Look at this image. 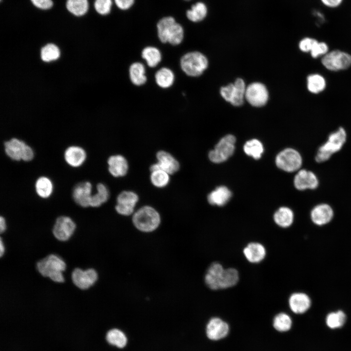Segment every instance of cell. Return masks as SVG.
I'll return each mask as SVG.
<instances>
[{
  "label": "cell",
  "instance_id": "cell-1",
  "mask_svg": "<svg viewBox=\"0 0 351 351\" xmlns=\"http://www.w3.org/2000/svg\"><path fill=\"white\" fill-rule=\"evenodd\" d=\"M36 268L41 276L54 282L63 283L65 281L64 273L67 265L63 259L57 254H50L39 260Z\"/></svg>",
  "mask_w": 351,
  "mask_h": 351
},
{
  "label": "cell",
  "instance_id": "cell-2",
  "mask_svg": "<svg viewBox=\"0 0 351 351\" xmlns=\"http://www.w3.org/2000/svg\"><path fill=\"white\" fill-rule=\"evenodd\" d=\"M157 35L162 43L177 46L182 43L184 32L183 27L171 16L161 18L156 24Z\"/></svg>",
  "mask_w": 351,
  "mask_h": 351
},
{
  "label": "cell",
  "instance_id": "cell-3",
  "mask_svg": "<svg viewBox=\"0 0 351 351\" xmlns=\"http://www.w3.org/2000/svg\"><path fill=\"white\" fill-rule=\"evenodd\" d=\"M207 57L201 52L190 51L183 54L179 59L181 71L187 76L192 78L200 76L208 67Z\"/></svg>",
  "mask_w": 351,
  "mask_h": 351
},
{
  "label": "cell",
  "instance_id": "cell-4",
  "mask_svg": "<svg viewBox=\"0 0 351 351\" xmlns=\"http://www.w3.org/2000/svg\"><path fill=\"white\" fill-rule=\"evenodd\" d=\"M133 223L139 231L151 233L155 231L161 222L160 215L154 208L145 206L139 209L134 214Z\"/></svg>",
  "mask_w": 351,
  "mask_h": 351
},
{
  "label": "cell",
  "instance_id": "cell-5",
  "mask_svg": "<svg viewBox=\"0 0 351 351\" xmlns=\"http://www.w3.org/2000/svg\"><path fill=\"white\" fill-rule=\"evenodd\" d=\"M346 138V132L342 127L331 133L327 141L319 148L315 156V160L319 163L328 160L333 154L341 149Z\"/></svg>",
  "mask_w": 351,
  "mask_h": 351
},
{
  "label": "cell",
  "instance_id": "cell-6",
  "mask_svg": "<svg viewBox=\"0 0 351 351\" xmlns=\"http://www.w3.org/2000/svg\"><path fill=\"white\" fill-rule=\"evenodd\" d=\"M4 150L7 156L11 159L29 161L34 156V151L24 141L13 138L4 143Z\"/></svg>",
  "mask_w": 351,
  "mask_h": 351
},
{
  "label": "cell",
  "instance_id": "cell-7",
  "mask_svg": "<svg viewBox=\"0 0 351 351\" xmlns=\"http://www.w3.org/2000/svg\"><path fill=\"white\" fill-rule=\"evenodd\" d=\"M236 139L234 136L228 135L222 137L208 155L210 160L215 163L226 161L234 153Z\"/></svg>",
  "mask_w": 351,
  "mask_h": 351
},
{
  "label": "cell",
  "instance_id": "cell-8",
  "mask_svg": "<svg viewBox=\"0 0 351 351\" xmlns=\"http://www.w3.org/2000/svg\"><path fill=\"white\" fill-rule=\"evenodd\" d=\"M77 228V223L72 218L67 215H60L55 219L52 232L57 240L66 242L73 236Z\"/></svg>",
  "mask_w": 351,
  "mask_h": 351
},
{
  "label": "cell",
  "instance_id": "cell-9",
  "mask_svg": "<svg viewBox=\"0 0 351 351\" xmlns=\"http://www.w3.org/2000/svg\"><path fill=\"white\" fill-rule=\"evenodd\" d=\"M276 166L287 172H293L298 170L302 164L301 155L296 150L286 148L280 152L275 158Z\"/></svg>",
  "mask_w": 351,
  "mask_h": 351
},
{
  "label": "cell",
  "instance_id": "cell-10",
  "mask_svg": "<svg viewBox=\"0 0 351 351\" xmlns=\"http://www.w3.org/2000/svg\"><path fill=\"white\" fill-rule=\"evenodd\" d=\"M99 275L94 268L83 269L75 268L71 273V279L73 284L81 290H87L94 286L98 282Z\"/></svg>",
  "mask_w": 351,
  "mask_h": 351
},
{
  "label": "cell",
  "instance_id": "cell-11",
  "mask_svg": "<svg viewBox=\"0 0 351 351\" xmlns=\"http://www.w3.org/2000/svg\"><path fill=\"white\" fill-rule=\"evenodd\" d=\"M288 306L290 311L296 315H304L311 309L312 301L307 292L297 291L291 293L287 299Z\"/></svg>",
  "mask_w": 351,
  "mask_h": 351
},
{
  "label": "cell",
  "instance_id": "cell-12",
  "mask_svg": "<svg viewBox=\"0 0 351 351\" xmlns=\"http://www.w3.org/2000/svg\"><path fill=\"white\" fill-rule=\"evenodd\" d=\"M322 63L331 71L344 70L351 65V56L339 50H334L324 56Z\"/></svg>",
  "mask_w": 351,
  "mask_h": 351
},
{
  "label": "cell",
  "instance_id": "cell-13",
  "mask_svg": "<svg viewBox=\"0 0 351 351\" xmlns=\"http://www.w3.org/2000/svg\"><path fill=\"white\" fill-rule=\"evenodd\" d=\"M245 99L253 106L260 107L264 106L269 99L268 89L262 83L253 82L247 86Z\"/></svg>",
  "mask_w": 351,
  "mask_h": 351
},
{
  "label": "cell",
  "instance_id": "cell-14",
  "mask_svg": "<svg viewBox=\"0 0 351 351\" xmlns=\"http://www.w3.org/2000/svg\"><path fill=\"white\" fill-rule=\"evenodd\" d=\"M310 218L312 223L315 226L324 227L332 222L334 218V212L328 204H319L312 209Z\"/></svg>",
  "mask_w": 351,
  "mask_h": 351
},
{
  "label": "cell",
  "instance_id": "cell-15",
  "mask_svg": "<svg viewBox=\"0 0 351 351\" xmlns=\"http://www.w3.org/2000/svg\"><path fill=\"white\" fill-rule=\"evenodd\" d=\"M138 200V196L136 193L132 191H123L117 197L116 211L121 215H131L134 212Z\"/></svg>",
  "mask_w": 351,
  "mask_h": 351
},
{
  "label": "cell",
  "instance_id": "cell-16",
  "mask_svg": "<svg viewBox=\"0 0 351 351\" xmlns=\"http://www.w3.org/2000/svg\"><path fill=\"white\" fill-rule=\"evenodd\" d=\"M229 330V326L226 321L218 317H213L207 324L206 332L209 339L215 341L225 337Z\"/></svg>",
  "mask_w": 351,
  "mask_h": 351
},
{
  "label": "cell",
  "instance_id": "cell-17",
  "mask_svg": "<svg viewBox=\"0 0 351 351\" xmlns=\"http://www.w3.org/2000/svg\"><path fill=\"white\" fill-rule=\"evenodd\" d=\"M158 162L151 165V171L162 170L169 175L176 172L179 169L178 161L170 154L164 151H160L156 154Z\"/></svg>",
  "mask_w": 351,
  "mask_h": 351
},
{
  "label": "cell",
  "instance_id": "cell-18",
  "mask_svg": "<svg viewBox=\"0 0 351 351\" xmlns=\"http://www.w3.org/2000/svg\"><path fill=\"white\" fill-rule=\"evenodd\" d=\"M225 268L218 261L212 262L208 267L204 275V282L213 291L220 290V282Z\"/></svg>",
  "mask_w": 351,
  "mask_h": 351
},
{
  "label": "cell",
  "instance_id": "cell-19",
  "mask_svg": "<svg viewBox=\"0 0 351 351\" xmlns=\"http://www.w3.org/2000/svg\"><path fill=\"white\" fill-rule=\"evenodd\" d=\"M293 183L296 189L302 191L316 189L318 186L319 181L314 173L302 169L299 170L295 176Z\"/></svg>",
  "mask_w": 351,
  "mask_h": 351
},
{
  "label": "cell",
  "instance_id": "cell-20",
  "mask_svg": "<svg viewBox=\"0 0 351 351\" xmlns=\"http://www.w3.org/2000/svg\"><path fill=\"white\" fill-rule=\"evenodd\" d=\"M242 252L246 259L252 264L260 263L265 258L267 254L265 246L257 241L249 242L243 248Z\"/></svg>",
  "mask_w": 351,
  "mask_h": 351
},
{
  "label": "cell",
  "instance_id": "cell-21",
  "mask_svg": "<svg viewBox=\"0 0 351 351\" xmlns=\"http://www.w3.org/2000/svg\"><path fill=\"white\" fill-rule=\"evenodd\" d=\"M92 189L91 183L88 181L77 184L74 188L72 193V196L75 202L84 208L90 206Z\"/></svg>",
  "mask_w": 351,
  "mask_h": 351
},
{
  "label": "cell",
  "instance_id": "cell-22",
  "mask_svg": "<svg viewBox=\"0 0 351 351\" xmlns=\"http://www.w3.org/2000/svg\"><path fill=\"white\" fill-rule=\"evenodd\" d=\"M108 170L114 177H121L126 175L128 170V163L122 156H112L108 159Z\"/></svg>",
  "mask_w": 351,
  "mask_h": 351
},
{
  "label": "cell",
  "instance_id": "cell-23",
  "mask_svg": "<svg viewBox=\"0 0 351 351\" xmlns=\"http://www.w3.org/2000/svg\"><path fill=\"white\" fill-rule=\"evenodd\" d=\"M128 74L131 82L135 86H143L147 81L145 66L141 62H132L129 67Z\"/></svg>",
  "mask_w": 351,
  "mask_h": 351
},
{
  "label": "cell",
  "instance_id": "cell-24",
  "mask_svg": "<svg viewBox=\"0 0 351 351\" xmlns=\"http://www.w3.org/2000/svg\"><path fill=\"white\" fill-rule=\"evenodd\" d=\"M348 316L345 311L337 309L328 312L325 315L324 321L328 328L336 330L342 328L346 324Z\"/></svg>",
  "mask_w": 351,
  "mask_h": 351
},
{
  "label": "cell",
  "instance_id": "cell-25",
  "mask_svg": "<svg viewBox=\"0 0 351 351\" xmlns=\"http://www.w3.org/2000/svg\"><path fill=\"white\" fill-rule=\"evenodd\" d=\"M64 159L70 166L78 167L85 161L86 154L84 150L79 146H72L66 149L64 152Z\"/></svg>",
  "mask_w": 351,
  "mask_h": 351
},
{
  "label": "cell",
  "instance_id": "cell-26",
  "mask_svg": "<svg viewBox=\"0 0 351 351\" xmlns=\"http://www.w3.org/2000/svg\"><path fill=\"white\" fill-rule=\"evenodd\" d=\"M175 75L172 69L162 67L155 74L154 79L156 85L162 89L171 88L175 81Z\"/></svg>",
  "mask_w": 351,
  "mask_h": 351
},
{
  "label": "cell",
  "instance_id": "cell-27",
  "mask_svg": "<svg viewBox=\"0 0 351 351\" xmlns=\"http://www.w3.org/2000/svg\"><path fill=\"white\" fill-rule=\"evenodd\" d=\"M141 58L147 66L151 68L156 67L162 61V55L160 50L156 46H147L140 53Z\"/></svg>",
  "mask_w": 351,
  "mask_h": 351
},
{
  "label": "cell",
  "instance_id": "cell-28",
  "mask_svg": "<svg viewBox=\"0 0 351 351\" xmlns=\"http://www.w3.org/2000/svg\"><path fill=\"white\" fill-rule=\"evenodd\" d=\"M232 193L229 189L224 186L217 187L208 195L209 203L213 205L222 206L230 200Z\"/></svg>",
  "mask_w": 351,
  "mask_h": 351
},
{
  "label": "cell",
  "instance_id": "cell-29",
  "mask_svg": "<svg viewBox=\"0 0 351 351\" xmlns=\"http://www.w3.org/2000/svg\"><path fill=\"white\" fill-rule=\"evenodd\" d=\"M273 220L279 227L285 229L288 228L293 223L294 214L289 208L282 207L274 214Z\"/></svg>",
  "mask_w": 351,
  "mask_h": 351
},
{
  "label": "cell",
  "instance_id": "cell-30",
  "mask_svg": "<svg viewBox=\"0 0 351 351\" xmlns=\"http://www.w3.org/2000/svg\"><path fill=\"white\" fill-rule=\"evenodd\" d=\"M220 94L223 98L233 105L239 102L242 98L243 93L240 89L234 85L230 83L220 88Z\"/></svg>",
  "mask_w": 351,
  "mask_h": 351
},
{
  "label": "cell",
  "instance_id": "cell-31",
  "mask_svg": "<svg viewBox=\"0 0 351 351\" xmlns=\"http://www.w3.org/2000/svg\"><path fill=\"white\" fill-rule=\"evenodd\" d=\"M239 280V273L234 267L224 269L220 282V290L227 289L235 286Z\"/></svg>",
  "mask_w": 351,
  "mask_h": 351
},
{
  "label": "cell",
  "instance_id": "cell-32",
  "mask_svg": "<svg viewBox=\"0 0 351 351\" xmlns=\"http://www.w3.org/2000/svg\"><path fill=\"white\" fill-rule=\"evenodd\" d=\"M273 325L277 331L288 332L292 327V319L288 313L283 312H280L273 317Z\"/></svg>",
  "mask_w": 351,
  "mask_h": 351
},
{
  "label": "cell",
  "instance_id": "cell-33",
  "mask_svg": "<svg viewBox=\"0 0 351 351\" xmlns=\"http://www.w3.org/2000/svg\"><path fill=\"white\" fill-rule=\"evenodd\" d=\"M207 8L206 5L198 2L193 5L190 9L186 12V17L192 22H197L202 20L206 16Z\"/></svg>",
  "mask_w": 351,
  "mask_h": 351
},
{
  "label": "cell",
  "instance_id": "cell-34",
  "mask_svg": "<svg viewBox=\"0 0 351 351\" xmlns=\"http://www.w3.org/2000/svg\"><path fill=\"white\" fill-rule=\"evenodd\" d=\"M97 192L91 195L90 200V206L98 207L106 202L109 197V191L107 187L102 183H98L97 186Z\"/></svg>",
  "mask_w": 351,
  "mask_h": 351
},
{
  "label": "cell",
  "instance_id": "cell-35",
  "mask_svg": "<svg viewBox=\"0 0 351 351\" xmlns=\"http://www.w3.org/2000/svg\"><path fill=\"white\" fill-rule=\"evenodd\" d=\"M35 189L38 195L41 198H46L52 194L53 185L49 178L46 176H41L36 182Z\"/></svg>",
  "mask_w": 351,
  "mask_h": 351
},
{
  "label": "cell",
  "instance_id": "cell-36",
  "mask_svg": "<svg viewBox=\"0 0 351 351\" xmlns=\"http://www.w3.org/2000/svg\"><path fill=\"white\" fill-rule=\"evenodd\" d=\"M106 338L110 344L119 348H124L127 343V338L124 333L117 329H113L109 331Z\"/></svg>",
  "mask_w": 351,
  "mask_h": 351
},
{
  "label": "cell",
  "instance_id": "cell-37",
  "mask_svg": "<svg viewBox=\"0 0 351 351\" xmlns=\"http://www.w3.org/2000/svg\"><path fill=\"white\" fill-rule=\"evenodd\" d=\"M243 150L246 154L255 159H259L264 151L262 143L256 139L247 141L244 145Z\"/></svg>",
  "mask_w": 351,
  "mask_h": 351
},
{
  "label": "cell",
  "instance_id": "cell-38",
  "mask_svg": "<svg viewBox=\"0 0 351 351\" xmlns=\"http://www.w3.org/2000/svg\"><path fill=\"white\" fill-rule=\"evenodd\" d=\"M326 81L321 75L314 74L307 78V88L312 93L317 94L323 91L326 87Z\"/></svg>",
  "mask_w": 351,
  "mask_h": 351
},
{
  "label": "cell",
  "instance_id": "cell-39",
  "mask_svg": "<svg viewBox=\"0 0 351 351\" xmlns=\"http://www.w3.org/2000/svg\"><path fill=\"white\" fill-rule=\"evenodd\" d=\"M66 7L72 14L81 16L87 12L89 4L87 0H67Z\"/></svg>",
  "mask_w": 351,
  "mask_h": 351
},
{
  "label": "cell",
  "instance_id": "cell-40",
  "mask_svg": "<svg viewBox=\"0 0 351 351\" xmlns=\"http://www.w3.org/2000/svg\"><path fill=\"white\" fill-rule=\"evenodd\" d=\"M60 55L58 48L53 43H49L43 46L40 52L42 60L49 62L58 59Z\"/></svg>",
  "mask_w": 351,
  "mask_h": 351
},
{
  "label": "cell",
  "instance_id": "cell-41",
  "mask_svg": "<svg viewBox=\"0 0 351 351\" xmlns=\"http://www.w3.org/2000/svg\"><path fill=\"white\" fill-rule=\"evenodd\" d=\"M150 179L155 186L158 188L164 187L169 182V174L162 170H155L151 172Z\"/></svg>",
  "mask_w": 351,
  "mask_h": 351
},
{
  "label": "cell",
  "instance_id": "cell-42",
  "mask_svg": "<svg viewBox=\"0 0 351 351\" xmlns=\"http://www.w3.org/2000/svg\"><path fill=\"white\" fill-rule=\"evenodd\" d=\"M112 5V0H95L94 7L96 11L101 15L108 14Z\"/></svg>",
  "mask_w": 351,
  "mask_h": 351
},
{
  "label": "cell",
  "instance_id": "cell-43",
  "mask_svg": "<svg viewBox=\"0 0 351 351\" xmlns=\"http://www.w3.org/2000/svg\"><path fill=\"white\" fill-rule=\"evenodd\" d=\"M328 52V46L324 42H317L311 51V54L313 58H316L320 56L325 55Z\"/></svg>",
  "mask_w": 351,
  "mask_h": 351
},
{
  "label": "cell",
  "instance_id": "cell-44",
  "mask_svg": "<svg viewBox=\"0 0 351 351\" xmlns=\"http://www.w3.org/2000/svg\"><path fill=\"white\" fill-rule=\"evenodd\" d=\"M318 41L314 39L305 38L303 39L299 43V48L304 52H308L312 51Z\"/></svg>",
  "mask_w": 351,
  "mask_h": 351
},
{
  "label": "cell",
  "instance_id": "cell-45",
  "mask_svg": "<svg viewBox=\"0 0 351 351\" xmlns=\"http://www.w3.org/2000/svg\"><path fill=\"white\" fill-rule=\"evenodd\" d=\"M32 3L37 8L43 10L51 8L53 3L52 0H31Z\"/></svg>",
  "mask_w": 351,
  "mask_h": 351
},
{
  "label": "cell",
  "instance_id": "cell-46",
  "mask_svg": "<svg viewBox=\"0 0 351 351\" xmlns=\"http://www.w3.org/2000/svg\"><path fill=\"white\" fill-rule=\"evenodd\" d=\"M114 1L117 6L122 10L129 9L135 2V0H114Z\"/></svg>",
  "mask_w": 351,
  "mask_h": 351
},
{
  "label": "cell",
  "instance_id": "cell-47",
  "mask_svg": "<svg viewBox=\"0 0 351 351\" xmlns=\"http://www.w3.org/2000/svg\"><path fill=\"white\" fill-rule=\"evenodd\" d=\"M325 6L330 8H335L338 6L343 0H321Z\"/></svg>",
  "mask_w": 351,
  "mask_h": 351
},
{
  "label": "cell",
  "instance_id": "cell-48",
  "mask_svg": "<svg viewBox=\"0 0 351 351\" xmlns=\"http://www.w3.org/2000/svg\"><path fill=\"white\" fill-rule=\"evenodd\" d=\"M8 227L7 220L6 218L3 216H0V234L4 233Z\"/></svg>",
  "mask_w": 351,
  "mask_h": 351
},
{
  "label": "cell",
  "instance_id": "cell-49",
  "mask_svg": "<svg viewBox=\"0 0 351 351\" xmlns=\"http://www.w3.org/2000/svg\"><path fill=\"white\" fill-rule=\"evenodd\" d=\"M6 251V247L2 239L0 238V257H2Z\"/></svg>",
  "mask_w": 351,
  "mask_h": 351
},
{
  "label": "cell",
  "instance_id": "cell-50",
  "mask_svg": "<svg viewBox=\"0 0 351 351\" xmlns=\"http://www.w3.org/2000/svg\"><path fill=\"white\" fill-rule=\"evenodd\" d=\"M185 0V1H190V0Z\"/></svg>",
  "mask_w": 351,
  "mask_h": 351
}]
</instances>
